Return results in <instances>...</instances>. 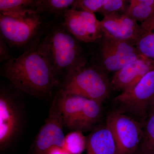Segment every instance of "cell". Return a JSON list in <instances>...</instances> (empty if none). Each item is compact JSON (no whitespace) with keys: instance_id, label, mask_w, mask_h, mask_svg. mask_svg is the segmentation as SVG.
<instances>
[{"instance_id":"23","label":"cell","mask_w":154,"mask_h":154,"mask_svg":"<svg viewBox=\"0 0 154 154\" xmlns=\"http://www.w3.org/2000/svg\"><path fill=\"white\" fill-rule=\"evenodd\" d=\"M48 154H70L65 149L58 147H54L50 150Z\"/></svg>"},{"instance_id":"14","label":"cell","mask_w":154,"mask_h":154,"mask_svg":"<svg viewBox=\"0 0 154 154\" xmlns=\"http://www.w3.org/2000/svg\"><path fill=\"white\" fill-rule=\"evenodd\" d=\"M129 2L125 0H76L72 8L100 13L104 17L116 12L125 13Z\"/></svg>"},{"instance_id":"17","label":"cell","mask_w":154,"mask_h":154,"mask_svg":"<svg viewBox=\"0 0 154 154\" xmlns=\"http://www.w3.org/2000/svg\"><path fill=\"white\" fill-rule=\"evenodd\" d=\"M75 0H37L36 11L45 16L52 15L55 19L62 17L65 12L72 8Z\"/></svg>"},{"instance_id":"2","label":"cell","mask_w":154,"mask_h":154,"mask_svg":"<svg viewBox=\"0 0 154 154\" xmlns=\"http://www.w3.org/2000/svg\"><path fill=\"white\" fill-rule=\"evenodd\" d=\"M81 42L60 20L49 22L38 47L60 81L69 71L88 60Z\"/></svg>"},{"instance_id":"21","label":"cell","mask_w":154,"mask_h":154,"mask_svg":"<svg viewBox=\"0 0 154 154\" xmlns=\"http://www.w3.org/2000/svg\"><path fill=\"white\" fill-rule=\"evenodd\" d=\"M140 146L154 150V113L148 116L143 123Z\"/></svg>"},{"instance_id":"16","label":"cell","mask_w":154,"mask_h":154,"mask_svg":"<svg viewBox=\"0 0 154 154\" xmlns=\"http://www.w3.org/2000/svg\"><path fill=\"white\" fill-rule=\"evenodd\" d=\"M140 25V32L135 43L136 47L141 56L154 61V14Z\"/></svg>"},{"instance_id":"13","label":"cell","mask_w":154,"mask_h":154,"mask_svg":"<svg viewBox=\"0 0 154 154\" xmlns=\"http://www.w3.org/2000/svg\"><path fill=\"white\" fill-rule=\"evenodd\" d=\"M86 140L85 154H117L115 140L106 124L95 127Z\"/></svg>"},{"instance_id":"10","label":"cell","mask_w":154,"mask_h":154,"mask_svg":"<svg viewBox=\"0 0 154 154\" xmlns=\"http://www.w3.org/2000/svg\"><path fill=\"white\" fill-rule=\"evenodd\" d=\"M60 19L67 30L80 42L94 43L104 35L100 21L94 13L71 8Z\"/></svg>"},{"instance_id":"15","label":"cell","mask_w":154,"mask_h":154,"mask_svg":"<svg viewBox=\"0 0 154 154\" xmlns=\"http://www.w3.org/2000/svg\"><path fill=\"white\" fill-rule=\"evenodd\" d=\"M102 102L86 99L73 131L84 132L94 129L102 116Z\"/></svg>"},{"instance_id":"19","label":"cell","mask_w":154,"mask_h":154,"mask_svg":"<svg viewBox=\"0 0 154 154\" xmlns=\"http://www.w3.org/2000/svg\"><path fill=\"white\" fill-rule=\"evenodd\" d=\"M37 0H1L0 14L15 15L28 11H36Z\"/></svg>"},{"instance_id":"12","label":"cell","mask_w":154,"mask_h":154,"mask_svg":"<svg viewBox=\"0 0 154 154\" xmlns=\"http://www.w3.org/2000/svg\"><path fill=\"white\" fill-rule=\"evenodd\" d=\"M154 69V61L141 56L114 73L110 81L111 88L123 92L135 85Z\"/></svg>"},{"instance_id":"8","label":"cell","mask_w":154,"mask_h":154,"mask_svg":"<svg viewBox=\"0 0 154 154\" xmlns=\"http://www.w3.org/2000/svg\"><path fill=\"white\" fill-rule=\"evenodd\" d=\"M106 125L113 135L117 154H134L143 135V123L130 116L116 110L107 116Z\"/></svg>"},{"instance_id":"3","label":"cell","mask_w":154,"mask_h":154,"mask_svg":"<svg viewBox=\"0 0 154 154\" xmlns=\"http://www.w3.org/2000/svg\"><path fill=\"white\" fill-rule=\"evenodd\" d=\"M49 22L45 15L31 10L15 15L0 14V36L9 47L25 51L39 44Z\"/></svg>"},{"instance_id":"25","label":"cell","mask_w":154,"mask_h":154,"mask_svg":"<svg viewBox=\"0 0 154 154\" xmlns=\"http://www.w3.org/2000/svg\"><path fill=\"white\" fill-rule=\"evenodd\" d=\"M154 113V99L152 104L151 106L150 109L149 113V115L151 114H153Z\"/></svg>"},{"instance_id":"1","label":"cell","mask_w":154,"mask_h":154,"mask_svg":"<svg viewBox=\"0 0 154 154\" xmlns=\"http://www.w3.org/2000/svg\"><path fill=\"white\" fill-rule=\"evenodd\" d=\"M38 45L3 63L0 73L23 94L48 99L56 88H60L61 81Z\"/></svg>"},{"instance_id":"6","label":"cell","mask_w":154,"mask_h":154,"mask_svg":"<svg viewBox=\"0 0 154 154\" xmlns=\"http://www.w3.org/2000/svg\"><path fill=\"white\" fill-rule=\"evenodd\" d=\"M95 43L98 47L92 62L107 73H115L141 56L134 42L118 40L105 34Z\"/></svg>"},{"instance_id":"18","label":"cell","mask_w":154,"mask_h":154,"mask_svg":"<svg viewBox=\"0 0 154 154\" xmlns=\"http://www.w3.org/2000/svg\"><path fill=\"white\" fill-rule=\"evenodd\" d=\"M125 14L137 22L143 23L154 14V0H130Z\"/></svg>"},{"instance_id":"22","label":"cell","mask_w":154,"mask_h":154,"mask_svg":"<svg viewBox=\"0 0 154 154\" xmlns=\"http://www.w3.org/2000/svg\"><path fill=\"white\" fill-rule=\"evenodd\" d=\"M9 45L0 36V62L4 63L11 59V54Z\"/></svg>"},{"instance_id":"9","label":"cell","mask_w":154,"mask_h":154,"mask_svg":"<svg viewBox=\"0 0 154 154\" xmlns=\"http://www.w3.org/2000/svg\"><path fill=\"white\" fill-rule=\"evenodd\" d=\"M61 109L54 96L47 118L30 146L29 154H48L54 147H64L66 136Z\"/></svg>"},{"instance_id":"4","label":"cell","mask_w":154,"mask_h":154,"mask_svg":"<svg viewBox=\"0 0 154 154\" xmlns=\"http://www.w3.org/2000/svg\"><path fill=\"white\" fill-rule=\"evenodd\" d=\"M110 88L107 73L96 64L87 60L64 76L59 89L66 94L102 103L109 97Z\"/></svg>"},{"instance_id":"20","label":"cell","mask_w":154,"mask_h":154,"mask_svg":"<svg viewBox=\"0 0 154 154\" xmlns=\"http://www.w3.org/2000/svg\"><path fill=\"white\" fill-rule=\"evenodd\" d=\"M86 137L79 131H71L66 136L64 147L70 154H83L86 147Z\"/></svg>"},{"instance_id":"24","label":"cell","mask_w":154,"mask_h":154,"mask_svg":"<svg viewBox=\"0 0 154 154\" xmlns=\"http://www.w3.org/2000/svg\"><path fill=\"white\" fill-rule=\"evenodd\" d=\"M134 154H154V150L140 146Z\"/></svg>"},{"instance_id":"11","label":"cell","mask_w":154,"mask_h":154,"mask_svg":"<svg viewBox=\"0 0 154 154\" xmlns=\"http://www.w3.org/2000/svg\"><path fill=\"white\" fill-rule=\"evenodd\" d=\"M100 23L104 34L118 40L135 43L140 32V25L125 13L105 15Z\"/></svg>"},{"instance_id":"5","label":"cell","mask_w":154,"mask_h":154,"mask_svg":"<svg viewBox=\"0 0 154 154\" xmlns=\"http://www.w3.org/2000/svg\"><path fill=\"white\" fill-rule=\"evenodd\" d=\"M10 83L0 88V149L5 151L18 139L25 123L22 94Z\"/></svg>"},{"instance_id":"7","label":"cell","mask_w":154,"mask_h":154,"mask_svg":"<svg viewBox=\"0 0 154 154\" xmlns=\"http://www.w3.org/2000/svg\"><path fill=\"white\" fill-rule=\"evenodd\" d=\"M154 99V69L135 85L122 92L113 99L119 105V111L127 112L139 119L143 123L148 116Z\"/></svg>"}]
</instances>
